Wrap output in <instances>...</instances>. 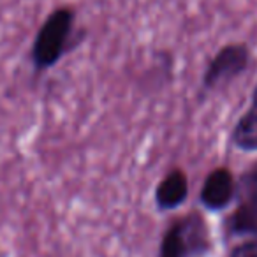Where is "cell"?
<instances>
[{
	"label": "cell",
	"instance_id": "6da1fadb",
	"mask_svg": "<svg viewBox=\"0 0 257 257\" xmlns=\"http://www.w3.org/2000/svg\"><path fill=\"white\" fill-rule=\"evenodd\" d=\"M76 9L60 6L46 16L30 46V64L37 74L53 69L72 46L76 30Z\"/></svg>",
	"mask_w": 257,
	"mask_h": 257
},
{
	"label": "cell",
	"instance_id": "7a4b0ae2",
	"mask_svg": "<svg viewBox=\"0 0 257 257\" xmlns=\"http://www.w3.org/2000/svg\"><path fill=\"white\" fill-rule=\"evenodd\" d=\"M211 252L208 222L199 211H189L166 227L157 257H206Z\"/></svg>",
	"mask_w": 257,
	"mask_h": 257
},
{
	"label": "cell",
	"instance_id": "3957f363",
	"mask_svg": "<svg viewBox=\"0 0 257 257\" xmlns=\"http://www.w3.org/2000/svg\"><path fill=\"white\" fill-rule=\"evenodd\" d=\"M227 238H257V162L238 178L234 210L224 222Z\"/></svg>",
	"mask_w": 257,
	"mask_h": 257
},
{
	"label": "cell",
	"instance_id": "277c9868",
	"mask_svg": "<svg viewBox=\"0 0 257 257\" xmlns=\"http://www.w3.org/2000/svg\"><path fill=\"white\" fill-rule=\"evenodd\" d=\"M250 62L252 51L246 43L224 44L204 67L201 76V93H210L227 86L248 71Z\"/></svg>",
	"mask_w": 257,
	"mask_h": 257
},
{
	"label": "cell",
	"instance_id": "5b68a950",
	"mask_svg": "<svg viewBox=\"0 0 257 257\" xmlns=\"http://www.w3.org/2000/svg\"><path fill=\"white\" fill-rule=\"evenodd\" d=\"M236 190H238V178L234 173L225 166L211 169L203 180L199 190V203L206 211L217 213L224 211L231 204H234Z\"/></svg>",
	"mask_w": 257,
	"mask_h": 257
},
{
	"label": "cell",
	"instance_id": "8992f818",
	"mask_svg": "<svg viewBox=\"0 0 257 257\" xmlns=\"http://www.w3.org/2000/svg\"><path fill=\"white\" fill-rule=\"evenodd\" d=\"M190 183L189 176L182 168H173L159 180L154 190L155 208L162 213L175 211L182 206L189 197Z\"/></svg>",
	"mask_w": 257,
	"mask_h": 257
},
{
	"label": "cell",
	"instance_id": "52a82bcc",
	"mask_svg": "<svg viewBox=\"0 0 257 257\" xmlns=\"http://www.w3.org/2000/svg\"><path fill=\"white\" fill-rule=\"evenodd\" d=\"M231 143L236 150L245 152V154L257 152V83L250 95L248 107L232 127Z\"/></svg>",
	"mask_w": 257,
	"mask_h": 257
},
{
	"label": "cell",
	"instance_id": "ba28073f",
	"mask_svg": "<svg viewBox=\"0 0 257 257\" xmlns=\"http://www.w3.org/2000/svg\"><path fill=\"white\" fill-rule=\"evenodd\" d=\"M229 257H257V238H246L231 248Z\"/></svg>",
	"mask_w": 257,
	"mask_h": 257
}]
</instances>
